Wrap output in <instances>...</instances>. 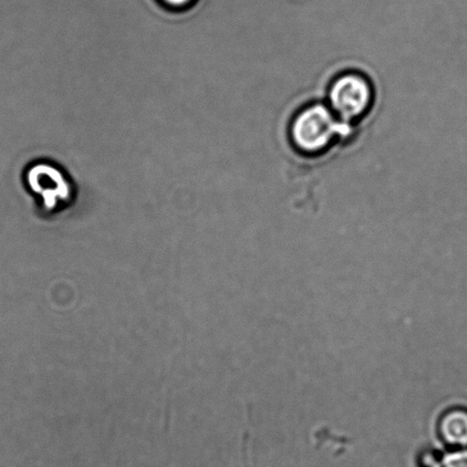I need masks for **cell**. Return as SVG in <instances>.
<instances>
[{
    "instance_id": "3",
    "label": "cell",
    "mask_w": 467,
    "mask_h": 467,
    "mask_svg": "<svg viewBox=\"0 0 467 467\" xmlns=\"http://www.w3.org/2000/svg\"><path fill=\"white\" fill-rule=\"evenodd\" d=\"M333 110L342 119L353 120L368 110L373 92L364 77L348 74L335 81L329 93Z\"/></svg>"
},
{
    "instance_id": "2",
    "label": "cell",
    "mask_w": 467,
    "mask_h": 467,
    "mask_svg": "<svg viewBox=\"0 0 467 467\" xmlns=\"http://www.w3.org/2000/svg\"><path fill=\"white\" fill-rule=\"evenodd\" d=\"M341 129L344 127L333 112L323 106H314L295 118L292 136L295 145L303 152L317 153L327 148Z\"/></svg>"
},
{
    "instance_id": "6",
    "label": "cell",
    "mask_w": 467,
    "mask_h": 467,
    "mask_svg": "<svg viewBox=\"0 0 467 467\" xmlns=\"http://www.w3.org/2000/svg\"><path fill=\"white\" fill-rule=\"evenodd\" d=\"M160 2L167 10L183 12L192 8L197 0H160Z\"/></svg>"
},
{
    "instance_id": "1",
    "label": "cell",
    "mask_w": 467,
    "mask_h": 467,
    "mask_svg": "<svg viewBox=\"0 0 467 467\" xmlns=\"http://www.w3.org/2000/svg\"><path fill=\"white\" fill-rule=\"evenodd\" d=\"M25 184L42 217L60 214L75 202L76 189L71 176L53 161H38L26 167Z\"/></svg>"
},
{
    "instance_id": "5",
    "label": "cell",
    "mask_w": 467,
    "mask_h": 467,
    "mask_svg": "<svg viewBox=\"0 0 467 467\" xmlns=\"http://www.w3.org/2000/svg\"><path fill=\"white\" fill-rule=\"evenodd\" d=\"M420 467H467V448H453L444 453L421 452Z\"/></svg>"
},
{
    "instance_id": "4",
    "label": "cell",
    "mask_w": 467,
    "mask_h": 467,
    "mask_svg": "<svg viewBox=\"0 0 467 467\" xmlns=\"http://www.w3.org/2000/svg\"><path fill=\"white\" fill-rule=\"evenodd\" d=\"M438 434L444 444L451 449L467 448V410L453 407L440 416Z\"/></svg>"
}]
</instances>
